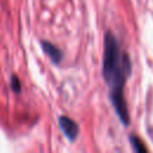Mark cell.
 Returning <instances> with one entry per match:
<instances>
[{
	"label": "cell",
	"mask_w": 153,
	"mask_h": 153,
	"mask_svg": "<svg viewBox=\"0 0 153 153\" xmlns=\"http://www.w3.org/2000/svg\"><path fill=\"white\" fill-rule=\"evenodd\" d=\"M129 140H130L131 146H133V149H134L135 152H146V151H147L146 147L143 146V143L140 141V139L136 137L135 135H130Z\"/></svg>",
	"instance_id": "277c9868"
},
{
	"label": "cell",
	"mask_w": 153,
	"mask_h": 153,
	"mask_svg": "<svg viewBox=\"0 0 153 153\" xmlns=\"http://www.w3.org/2000/svg\"><path fill=\"white\" fill-rule=\"evenodd\" d=\"M130 71L131 65L127 53L121 49L116 37L110 31L106 32L104 41L103 75L110 88V98L114 108L124 124L129 123V115L123 98V86Z\"/></svg>",
	"instance_id": "6da1fadb"
},
{
	"label": "cell",
	"mask_w": 153,
	"mask_h": 153,
	"mask_svg": "<svg viewBox=\"0 0 153 153\" xmlns=\"http://www.w3.org/2000/svg\"><path fill=\"white\" fill-rule=\"evenodd\" d=\"M59 124H60V128L61 130L63 131V134L71 140L73 141L76 136H78V133H79V127L78 124L69 117L67 116H61L59 118Z\"/></svg>",
	"instance_id": "7a4b0ae2"
},
{
	"label": "cell",
	"mask_w": 153,
	"mask_h": 153,
	"mask_svg": "<svg viewBox=\"0 0 153 153\" xmlns=\"http://www.w3.org/2000/svg\"><path fill=\"white\" fill-rule=\"evenodd\" d=\"M42 47H43V50L44 53L50 57V60L54 62V63H59L61 60H62V53L59 48H56L55 45H53L50 42H42Z\"/></svg>",
	"instance_id": "3957f363"
},
{
	"label": "cell",
	"mask_w": 153,
	"mask_h": 153,
	"mask_svg": "<svg viewBox=\"0 0 153 153\" xmlns=\"http://www.w3.org/2000/svg\"><path fill=\"white\" fill-rule=\"evenodd\" d=\"M11 86H12V90L16 93L20 92V81H19L17 75H12V78H11Z\"/></svg>",
	"instance_id": "5b68a950"
}]
</instances>
